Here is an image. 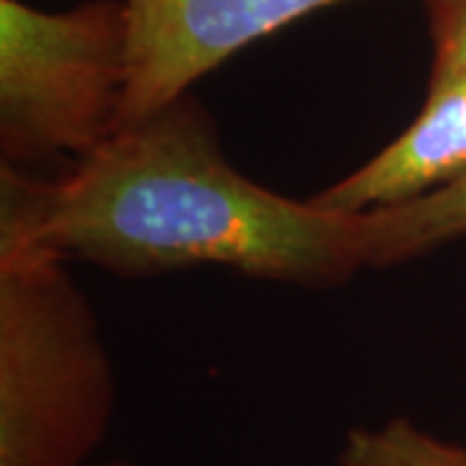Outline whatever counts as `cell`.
Listing matches in <instances>:
<instances>
[{"instance_id":"cell-6","label":"cell","mask_w":466,"mask_h":466,"mask_svg":"<svg viewBox=\"0 0 466 466\" xmlns=\"http://www.w3.org/2000/svg\"><path fill=\"white\" fill-rule=\"evenodd\" d=\"M366 267H394L466 238V174L397 208L360 213Z\"/></svg>"},{"instance_id":"cell-7","label":"cell","mask_w":466,"mask_h":466,"mask_svg":"<svg viewBox=\"0 0 466 466\" xmlns=\"http://www.w3.org/2000/svg\"><path fill=\"white\" fill-rule=\"evenodd\" d=\"M339 466H466V449L422 431L410 417L360 425L345 433Z\"/></svg>"},{"instance_id":"cell-2","label":"cell","mask_w":466,"mask_h":466,"mask_svg":"<svg viewBox=\"0 0 466 466\" xmlns=\"http://www.w3.org/2000/svg\"><path fill=\"white\" fill-rule=\"evenodd\" d=\"M115 410V363L67 262L0 254V466H84Z\"/></svg>"},{"instance_id":"cell-9","label":"cell","mask_w":466,"mask_h":466,"mask_svg":"<svg viewBox=\"0 0 466 466\" xmlns=\"http://www.w3.org/2000/svg\"><path fill=\"white\" fill-rule=\"evenodd\" d=\"M101 466H135V464H127V461H106V464Z\"/></svg>"},{"instance_id":"cell-4","label":"cell","mask_w":466,"mask_h":466,"mask_svg":"<svg viewBox=\"0 0 466 466\" xmlns=\"http://www.w3.org/2000/svg\"><path fill=\"white\" fill-rule=\"evenodd\" d=\"M345 0H127L130 66L119 127L192 91L236 52Z\"/></svg>"},{"instance_id":"cell-3","label":"cell","mask_w":466,"mask_h":466,"mask_svg":"<svg viewBox=\"0 0 466 466\" xmlns=\"http://www.w3.org/2000/svg\"><path fill=\"white\" fill-rule=\"evenodd\" d=\"M127 66V0H0V161L29 171L99 148L119 130Z\"/></svg>"},{"instance_id":"cell-5","label":"cell","mask_w":466,"mask_h":466,"mask_svg":"<svg viewBox=\"0 0 466 466\" xmlns=\"http://www.w3.org/2000/svg\"><path fill=\"white\" fill-rule=\"evenodd\" d=\"M466 174V84L428 86L420 115L370 161L309 200L345 216L397 208Z\"/></svg>"},{"instance_id":"cell-8","label":"cell","mask_w":466,"mask_h":466,"mask_svg":"<svg viewBox=\"0 0 466 466\" xmlns=\"http://www.w3.org/2000/svg\"><path fill=\"white\" fill-rule=\"evenodd\" d=\"M433 66L428 86L466 84V0H422Z\"/></svg>"},{"instance_id":"cell-1","label":"cell","mask_w":466,"mask_h":466,"mask_svg":"<svg viewBox=\"0 0 466 466\" xmlns=\"http://www.w3.org/2000/svg\"><path fill=\"white\" fill-rule=\"evenodd\" d=\"M86 262L122 278L226 267L327 290L363 259V218L251 182L189 91L119 127L55 177L0 167V254Z\"/></svg>"}]
</instances>
